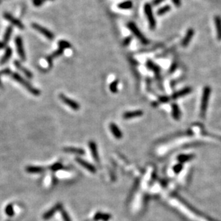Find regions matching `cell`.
I'll list each match as a JSON object with an SVG mask.
<instances>
[{"label":"cell","instance_id":"1","mask_svg":"<svg viewBox=\"0 0 221 221\" xmlns=\"http://www.w3.org/2000/svg\"><path fill=\"white\" fill-rule=\"evenodd\" d=\"M0 73L2 75H10L12 77V79H14L15 81H17V83H19L20 85H22V86L24 87L27 90H28L29 92L32 93V95L36 96H38L40 94V91L38 89L35 88L34 86H32L30 83H29L28 80H26L24 79H23L21 75L17 73H13L12 71H11L10 69L6 68L4 69V70H2Z\"/></svg>","mask_w":221,"mask_h":221},{"label":"cell","instance_id":"2","mask_svg":"<svg viewBox=\"0 0 221 221\" xmlns=\"http://www.w3.org/2000/svg\"><path fill=\"white\" fill-rule=\"evenodd\" d=\"M127 27H128V28L130 30L131 32L133 33L134 35L143 45H149V41L148 39H147L144 35L141 32L139 29L137 28V26L136 25L135 23H134V22H129V23L127 24Z\"/></svg>","mask_w":221,"mask_h":221},{"label":"cell","instance_id":"3","mask_svg":"<svg viewBox=\"0 0 221 221\" xmlns=\"http://www.w3.org/2000/svg\"><path fill=\"white\" fill-rule=\"evenodd\" d=\"M144 10L145 15H146L147 16V18L148 19L149 28H150L151 30H155L156 28V26H157V22H156L155 17H154L152 8H151V4L149 3L145 4L144 6Z\"/></svg>","mask_w":221,"mask_h":221},{"label":"cell","instance_id":"4","mask_svg":"<svg viewBox=\"0 0 221 221\" xmlns=\"http://www.w3.org/2000/svg\"><path fill=\"white\" fill-rule=\"evenodd\" d=\"M32 27L33 29H35V30H37V32H39L40 34L44 35V36L47 39H48L50 40H54V37H55L54 34H53L52 32H50V30H48L47 28H44V27L40 25V24H37V23H32Z\"/></svg>","mask_w":221,"mask_h":221},{"label":"cell","instance_id":"5","mask_svg":"<svg viewBox=\"0 0 221 221\" xmlns=\"http://www.w3.org/2000/svg\"><path fill=\"white\" fill-rule=\"evenodd\" d=\"M210 94V88L209 87H205L204 91H203L202 104H201V116H202V117H204L205 113L206 112Z\"/></svg>","mask_w":221,"mask_h":221},{"label":"cell","instance_id":"6","mask_svg":"<svg viewBox=\"0 0 221 221\" xmlns=\"http://www.w3.org/2000/svg\"><path fill=\"white\" fill-rule=\"evenodd\" d=\"M15 45H16L17 53H18V55L19 56L20 59L23 60V61H25L26 60L25 51H24V49L23 41H22V37L20 36H17L16 37V39H15Z\"/></svg>","mask_w":221,"mask_h":221},{"label":"cell","instance_id":"7","mask_svg":"<svg viewBox=\"0 0 221 221\" xmlns=\"http://www.w3.org/2000/svg\"><path fill=\"white\" fill-rule=\"evenodd\" d=\"M60 100H62V102L64 103V104H66V105H68L69 107H70L71 108L73 109V110L75 111H78L80 109V105L79 103H77L76 101H75V100H73L72 99H69L66 96H65L64 94H60L59 96Z\"/></svg>","mask_w":221,"mask_h":221},{"label":"cell","instance_id":"8","mask_svg":"<svg viewBox=\"0 0 221 221\" xmlns=\"http://www.w3.org/2000/svg\"><path fill=\"white\" fill-rule=\"evenodd\" d=\"M4 17L7 20V21L10 22L12 25L17 27V28L21 29V30H23L24 28V24H22V22L20 21V20L15 18V17H13L12 15L9 14V13H4Z\"/></svg>","mask_w":221,"mask_h":221},{"label":"cell","instance_id":"9","mask_svg":"<svg viewBox=\"0 0 221 221\" xmlns=\"http://www.w3.org/2000/svg\"><path fill=\"white\" fill-rule=\"evenodd\" d=\"M62 208V205L60 204V203H58V204L55 205L54 207H52L50 210H49L48 211H47L46 213H45L43 214V215H42V218L45 220L50 219V218L55 215V213H56L57 210H60Z\"/></svg>","mask_w":221,"mask_h":221},{"label":"cell","instance_id":"10","mask_svg":"<svg viewBox=\"0 0 221 221\" xmlns=\"http://www.w3.org/2000/svg\"><path fill=\"white\" fill-rule=\"evenodd\" d=\"M75 161H76L80 165H81L83 167H84L85 169H86L87 170L90 172L95 173L96 172V167L93 166V165L90 164V163L88 162H86V161H85L84 159H81V158H76Z\"/></svg>","mask_w":221,"mask_h":221},{"label":"cell","instance_id":"11","mask_svg":"<svg viewBox=\"0 0 221 221\" xmlns=\"http://www.w3.org/2000/svg\"><path fill=\"white\" fill-rule=\"evenodd\" d=\"M194 34H195V31H194L193 28H189V30L187 31L186 35H185V37L183 38L182 43H181L182 44V47L185 48V47H187V45H188L189 44V42H190V41L192 40V39H193Z\"/></svg>","mask_w":221,"mask_h":221},{"label":"cell","instance_id":"12","mask_svg":"<svg viewBox=\"0 0 221 221\" xmlns=\"http://www.w3.org/2000/svg\"><path fill=\"white\" fill-rule=\"evenodd\" d=\"M14 64H15V66L16 67L17 69H18L19 70H20L21 72L23 73L27 77L29 78V79H32V78L33 77L32 73H31L30 71L28 70V69H27L26 68H24V67L22 66V65L21 64V62H20L19 61H18V60H15Z\"/></svg>","mask_w":221,"mask_h":221},{"label":"cell","instance_id":"13","mask_svg":"<svg viewBox=\"0 0 221 221\" xmlns=\"http://www.w3.org/2000/svg\"><path fill=\"white\" fill-rule=\"evenodd\" d=\"M143 114H144V113H143V111L142 110L129 111V112L127 111V112H125L124 114H123V118H124V119H134V118L139 117Z\"/></svg>","mask_w":221,"mask_h":221},{"label":"cell","instance_id":"14","mask_svg":"<svg viewBox=\"0 0 221 221\" xmlns=\"http://www.w3.org/2000/svg\"><path fill=\"white\" fill-rule=\"evenodd\" d=\"M109 128H110L111 133L113 134V135L114 136L115 138H117L118 139H121L123 137V134L117 124H115L113 122L111 123V124H109Z\"/></svg>","mask_w":221,"mask_h":221},{"label":"cell","instance_id":"15","mask_svg":"<svg viewBox=\"0 0 221 221\" xmlns=\"http://www.w3.org/2000/svg\"><path fill=\"white\" fill-rule=\"evenodd\" d=\"M89 148H90L91 155H92L93 159H94L96 162H99V153H98L96 144L94 142H93V141H91V142H89Z\"/></svg>","mask_w":221,"mask_h":221},{"label":"cell","instance_id":"16","mask_svg":"<svg viewBox=\"0 0 221 221\" xmlns=\"http://www.w3.org/2000/svg\"><path fill=\"white\" fill-rule=\"evenodd\" d=\"M46 168L43 167H40V166H28L26 167V171L29 173H42L43 172L45 171Z\"/></svg>","mask_w":221,"mask_h":221},{"label":"cell","instance_id":"17","mask_svg":"<svg viewBox=\"0 0 221 221\" xmlns=\"http://www.w3.org/2000/svg\"><path fill=\"white\" fill-rule=\"evenodd\" d=\"M64 151L66 153H72L75 155H85V151L80 148H76V147H65Z\"/></svg>","mask_w":221,"mask_h":221},{"label":"cell","instance_id":"18","mask_svg":"<svg viewBox=\"0 0 221 221\" xmlns=\"http://www.w3.org/2000/svg\"><path fill=\"white\" fill-rule=\"evenodd\" d=\"M12 49L10 48H6L3 57H2L1 60H0V64L3 65L4 63H6V62L10 59V57H12Z\"/></svg>","mask_w":221,"mask_h":221},{"label":"cell","instance_id":"19","mask_svg":"<svg viewBox=\"0 0 221 221\" xmlns=\"http://www.w3.org/2000/svg\"><path fill=\"white\" fill-rule=\"evenodd\" d=\"M215 23L217 30V37L218 40H221V17L219 16L215 17Z\"/></svg>","mask_w":221,"mask_h":221},{"label":"cell","instance_id":"20","mask_svg":"<svg viewBox=\"0 0 221 221\" xmlns=\"http://www.w3.org/2000/svg\"><path fill=\"white\" fill-rule=\"evenodd\" d=\"M111 218V215L107 213H97L94 216L95 220H104L107 221L108 220Z\"/></svg>","mask_w":221,"mask_h":221},{"label":"cell","instance_id":"21","mask_svg":"<svg viewBox=\"0 0 221 221\" xmlns=\"http://www.w3.org/2000/svg\"><path fill=\"white\" fill-rule=\"evenodd\" d=\"M118 7L120 10H130L133 7V2L131 0H127V1L121 2L118 4Z\"/></svg>","mask_w":221,"mask_h":221},{"label":"cell","instance_id":"22","mask_svg":"<svg viewBox=\"0 0 221 221\" xmlns=\"http://www.w3.org/2000/svg\"><path fill=\"white\" fill-rule=\"evenodd\" d=\"M191 91H192V89L190 88H186L182 89V90H181L180 91H178V92L175 93V94L172 96V99H178V98H180V97L184 96L188 94L189 93H190Z\"/></svg>","mask_w":221,"mask_h":221},{"label":"cell","instance_id":"23","mask_svg":"<svg viewBox=\"0 0 221 221\" xmlns=\"http://www.w3.org/2000/svg\"><path fill=\"white\" fill-rule=\"evenodd\" d=\"M172 115L173 118H175V119H180V111L178 106L176 104H172Z\"/></svg>","mask_w":221,"mask_h":221},{"label":"cell","instance_id":"24","mask_svg":"<svg viewBox=\"0 0 221 221\" xmlns=\"http://www.w3.org/2000/svg\"><path fill=\"white\" fill-rule=\"evenodd\" d=\"M12 27H8L7 28H6V30L5 31V32H4V38H3V42H4V43H6L9 40H10V37H11V35H12Z\"/></svg>","mask_w":221,"mask_h":221},{"label":"cell","instance_id":"25","mask_svg":"<svg viewBox=\"0 0 221 221\" xmlns=\"http://www.w3.org/2000/svg\"><path fill=\"white\" fill-rule=\"evenodd\" d=\"M4 212H5L6 215L8 216V217H13L15 215V210H14V207H13L12 204H9L5 207V210H4Z\"/></svg>","mask_w":221,"mask_h":221},{"label":"cell","instance_id":"26","mask_svg":"<svg viewBox=\"0 0 221 221\" xmlns=\"http://www.w3.org/2000/svg\"><path fill=\"white\" fill-rule=\"evenodd\" d=\"M171 10V6L170 5H165L162 7L159 8L157 11V15L159 16H162V15H164L166 14L167 12H169Z\"/></svg>","mask_w":221,"mask_h":221},{"label":"cell","instance_id":"27","mask_svg":"<svg viewBox=\"0 0 221 221\" xmlns=\"http://www.w3.org/2000/svg\"><path fill=\"white\" fill-rule=\"evenodd\" d=\"M59 46V48L62 49V50H65V49H68L71 48V44L69 43L68 41H66V40H60L58 42V43H57Z\"/></svg>","mask_w":221,"mask_h":221},{"label":"cell","instance_id":"28","mask_svg":"<svg viewBox=\"0 0 221 221\" xmlns=\"http://www.w3.org/2000/svg\"><path fill=\"white\" fill-rule=\"evenodd\" d=\"M118 84H119V80H115L114 81H113L112 83H111L110 86H109V88H110V91H111V92L113 93L117 92Z\"/></svg>","mask_w":221,"mask_h":221},{"label":"cell","instance_id":"29","mask_svg":"<svg viewBox=\"0 0 221 221\" xmlns=\"http://www.w3.org/2000/svg\"><path fill=\"white\" fill-rule=\"evenodd\" d=\"M63 51H64V50H62V49L58 48L57 50H55V52L53 53L52 55H49V56H50V57L51 59L53 60L54 58H55V57H59V56H60V55H62V53H63Z\"/></svg>","mask_w":221,"mask_h":221},{"label":"cell","instance_id":"30","mask_svg":"<svg viewBox=\"0 0 221 221\" xmlns=\"http://www.w3.org/2000/svg\"><path fill=\"white\" fill-rule=\"evenodd\" d=\"M62 168V164H60V163H55V164H52L50 167H49V169L53 172H56L57 170H60V169H61Z\"/></svg>","mask_w":221,"mask_h":221},{"label":"cell","instance_id":"31","mask_svg":"<svg viewBox=\"0 0 221 221\" xmlns=\"http://www.w3.org/2000/svg\"><path fill=\"white\" fill-rule=\"evenodd\" d=\"M60 212H61V215L62 217V219H63L64 221H71L70 217H69L68 214L67 213V212L64 209H61L60 210Z\"/></svg>","mask_w":221,"mask_h":221},{"label":"cell","instance_id":"32","mask_svg":"<svg viewBox=\"0 0 221 221\" xmlns=\"http://www.w3.org/2000/svg\"><path fill=\"white\" fill-rule=\"evenodd\" d=\"M191 159V156L189 155H180L179 157H178V160L180 161V162L183 163L185 162H187Z\"/></svg>","mask_w":221,"mask_h":221},{"label":"cell","instance_id":"33","mask_svg":"<svg viewBox=\"0 0 221 221\" xmlns=\"http://www.w3.org/2000/svg\"><path fill=\"white\" fill-rule=\"evenodd\" d=\"M182 165L181 164H178L174 167L173 169H174V172H175L176 174H177V173H179L181 170H182Z\"/></svg>","mask_w":221,"mask_h":221},{"label":"cell","instance_id":"34","mask_svg":"<svg viewBox=\"0 0 221 221\" xmlns=\"http://www.w3.org/2000/svg\"><path fill=\"white\" fill-rule=\"evenodd\" d=\"M131 41V37H127L125 38L124 40H123V45L124 46H128L129 44H130V42Z\"/></svg>","mask_w":221,"mask_h":221},{"label":"cell","instance_id":"35","mask_svg":"<svg viewBox=\"0 0 221 221\" xmlns=\"http://www.w3.org/2000/svg\"><path fill=\"white\" fill-rule=\"evenodd\" d=\"M32 2L35 6H40L43 4V0H32Z\"/></svg>","mask_w":221,"mask_h":221},{"label":"cell","instance_id":"36","mask_svg":"<svg viewBox=\"0 0 221 221\" xmlns=\"http://www.w3.org/2000/svg\"><path fill=\"white\" fill-rule=\"evenodd\" d=\"M164 0H153L152 1V4L154 6H157L159 5L161 3H162Z\"/></svg>","mask_w":221,"mask_h":221},{"label":"cell","instance_id":"37","mask_svg":"<svg viewBox=\"0 0 221 221\" xmlns=\"http://www.w3.org/2000/svg\"><path fill=\"white\" fill-rule=\"evenodd\" d=\"M172 1L173 4H175L176 6H177V7L181 6V0H172Z\"/></svg>","mask_w":221,"mask_h":221},{"label":"cell","instance_id":"38","mask_svg":"<svg viewBox=\"0 0 221 221\" xmlns=\"http://www.w3.org/2000/svg\"><path fill=\"white\" fill-rule=\"evenodd\" d=\"M177 68V64H176V62H173L171 68H170V73H172L175 70V69Z\"/></svg>","mask_w":221,"mask_h":221},{"label":"cell","instance_id":"39","mask_svg":"<svg viewBox=\"0 0 221 221\" xmlns=\"http://www.w3.org/2000/svg\"><path fill=\"white\" fill-rule=\"evenodd\" d=\"M160 101H162V102H167V101H168V98L167 97H165V96H162V97H161L160 98Z\"/></svg>","mask_w":221,"mask_h":221},{"label":"cell","instance_id":"40","mask_svg":"<svg viewBox=\"0 0 221 221\" xmlns=\"http://www.w3.org/2000/svg\"><path fill=\"white\" fill-rule=\"evenodd\" d=\"M6 46V44L3 42H0V49H3Z\"/></svg>","mask_w":221,"mask_h":221},{"label":"cell","instance_id":"41","mask_svg":"<svg viewBox=\"0 0 221 221\" xmlns=\"http://www.w3.org/2000/svg\"><path fill=\"white\" fill-rule=\"evenodd\" d=\"M0 88H3V85H2V83L1 81V80H0Z\"/></svg>","mask_w":221,"mask_h":221},{"label":"cell","instance_id":"42","mask_svg":"<svg viewBox=\"0 0 221 221\" xmlns=\"http://www.w3.org/2000/svg\"><path fill=\"white\" fill-rule=\"evenodd\" d=\"M43 1H45V0H43Z\"/></svg>","mask_w":221,"mask_h":221}]
</instances>
